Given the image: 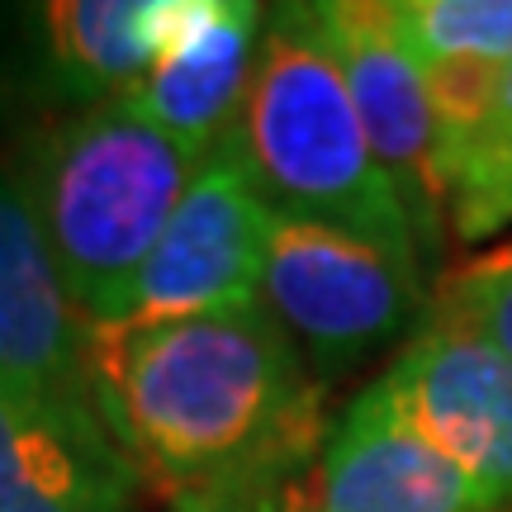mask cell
I'll list each match as a JSON object with an SVG mask.
<instances>
[{
    "mask_svg": "<svg viewBox=\"0 0 512 512\" xmlns=\"http://www.w3.org/2000/svg\"><path fill=\"white\" fill-rule=\"evenodd\" d=\"M446 219L460 242H479L512 223V67H503L489 114L446 143Z\"/></svg>",
    "mask_w": 512,
    "mask_h": 512,
    "instance_id": "13",
    "label": "cell"
},
{
    "mask_svg": "<svg viewBox=\"0 0 512 512\" xmlns=\"http://www.w3.org/2000/svg\"><path fill=\"white\" fill-rule=\"evenodd\" d=\"M171 512H299V479L294 484H209L171 494Z\"/></svg>",
    "mask_w": 512,
    "mask_h": 512,
    "instance_id": "16",
    "label": "cell"
},
{
    "mask_svg": "<svg viewBox=\"0 0 512 512\" xmlns=\"http://www.w3.org/2000/svg\"><path fill=\"white\" fill-rule=\"evenodd\" d=\"M299 10L347 81L351 105L361 114L384 176L408 209L418 247L437 242L446 219V128L437 119L427 76L403 53L380 0H328Z\"/></svg>",
    "mask_w": 512,
    "mask_h": 512,
    "instance_id": "6",
    "label": "cell"
},
{
    "mask_svg": "<svg viewBox=\"0 0 512 512\" xmlns=\"http://www.w3.org/2000/svg\"><path fill=\"white\" fill-rule=\"evenodd\" d=\"M81 332L86 323L57 271L34 204L24 185L0 171V384L67 413H95Z\"/></svg>",
    "mask_w": 512,
    "mask_h": 512,
    "instance_id": "10",
    "label": "cell"
},
{
    "mask_svg": "<svg viewBox=\"0 0 512 512\" xmlns=\"http://www.w3.org/2000/svg\"><path fill=\"white\" fill-rule=\"evenodd\" d=\"M275 209L261 195L242 147L209 152L176 204L152 261L138 275L128 323H166L261 304V266Z\"/></svg>",
    "mask_w": 512,
    "mask_h": 512,
    "instance_id": "5",
    "label": "cell"
},
{
    "mask_svg": "<svg viewBox=\"0 0 512 512\" xmlns=\"http://www.w3.org/2000/svg\"><path fill=\"white\" fill-rule=\"evenodd\" d=\"M437 318L484 337L512 361V242L441 280Z\"/></svg>",
    "mask_w": 512,
    "mask_h": 512,
    "instance_id": "15",
    "label": "cell"
},
{
    "mask_svg": "<svg viewBox=\"0 0 512 512\" xmlns=\"http://www.w3.org/2000/svg\"><path fill=\"white\" fill-rule=\"evenodd\" d=\"M261 304L318 366L342 370L403 332L418 309V271L342 228L275 214L261 266Z\"/></svg>",
    "mask_w": 512,
    "mask_h": 512,
    "instance_id": "4",
    "label": "cell"
},
{
    "mask_svg": "<svg viewBox=\"0 0 512 512\" xmlns=\"http://www.w3.org/2000/svg\"><path fill=\"white\" fill-rule=\"evenodd\" d=\"M261 38L266 10L252 0H162V57L128 100L195 157H209L242 124Z\"/></svg>",
    "mask_w": 512,
    "mask_h": 512,
    "instance_id": "8",
    "label": "cell"
},
{
    "mask_svg": "<svg viewBox=\"0 0 512 512\" xmlns=\"http://www.w3.org/2000/svg\"><path fill=\"white\" fill-rule=\"evenodd\" d=\"M204 157L157 128L133 100L81 110L29 157L34 204L81 323H119L138 275Z\"/></svg>",
    "mask_w": 512,
    "mask_h": 512,
    "instance_id": "2",
    "label": "cell"
},
{
    "mask_svg": "<svg viewBox=\"0 0 512 512\" xmlns=\"http://www.w3.org/2000/svg\"><path fill=\"white\" fill-rule=\"evenodd\" d=\"M380 394L427 446L460 465L494 508L512 503V361L484 337L432 318L384 370Z\"/></svg>",
    "mask_w": 512,
    "mask_h": 512,
    "instance_id": "7",
    "label": "cell"
},
{
    "mask_svg": "<svg viewBox=\"0 0 512 512\" xmlns=\"http://www.w3.org/2000/svg\"><path fill=\"white\" fill-rule=\"evenodd\" d=\"M162 0H53L38 10L43 67L62 100L86 110L128 100L157 67Z\"/></svg>",
    "mask_w": 512,
    "mask_h": 512,
    "instance_id": "12",
    "label": "cell"
},
{
    "mask_svg": "<svg viewBox=\"0 0 512 512\" xmlns=\"http://www.w3.org/2000/svg\"><path fill=\"white\" fill-rule=\"evenodd\" d=\"M138 479L95 413L0 384V512H128Z\"/></svg>",
    "mask_w": 512,
    "mask_h": 512,
    "instance_id": "11",
    "label": "cell"
},
{
    "mask_svg": "<svg viewBox=\"0 0 512 512\" xmlns=\"http://www.w3.org/2000/svg\"><path fill=\"white\" fill-rule=\"evenodd\" d=\"M86 389L105 432L166 494L209 484H294L328 427L266 304L166 323H86Z\"/></svg>",
    "mask_w": 512,
    "mask_h": 512,
    "instance_id": "1",
    "label": "cell"
},
{
    "mask_svg": "<svg viewBox=\"0 0 512 512\" xmlns=\"http://www.w3.org/2000/svg\"><path fill=\"white\" fill-rule=\"evenodd\" d=\"M275 214L342 228L418 271V233L370 147L347 81L299 5L266 19L261 62L233 133Z\"/></svg>",
    "mask_w": 512,
    "mask_h": 512,
    "instance_id": "3",
    "label": "cell"
},
{
    "mask_svg": "<svg viewBox=\"0 0 512 512\" xmlns=\"http://www.w3.org/2000/svg\"><path fill=\"white\" fill-rule=\"evenodd\" d=\"M299 512H498L460 465L408 427L370 384L299 479Z\"/></svg>",
    "mask_w": 512,
    "mask_h": 512,
    "instance_id": "9",
    "label": "cell"
},
{
    "mask_svg": "<svg viewBox=\"0 0 512 512\" xmlns=\"http://www.w3.org/2000/svg\"><path fill=\"white\" fill-rule=\"evenodd\" d=\"M418 72L512 67V0H380Z\"/></svg>",
    "mask_w": 512,
    "mask_h": 512,
    "instance_id": "14",
    "label": "cell"
}]
</instances>
